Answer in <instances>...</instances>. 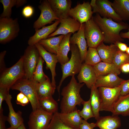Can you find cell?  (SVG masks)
I'll list each match as a JSON object with an SVG mask.
<instances>
[{
	"instance_id": "1",
	"label": "cell",
	"mask_w": 129,
	"mask_h": 129,
	"mask_svg": "<svg viewBox=\"0 0 129 129\" xmlns=\"http://www.w3.org/2000/svg\"><path fill=\"white\" fill-rule=\"evenodd\" d=\"M92 17L103 33V43L115 44L117 42L124 41L120 36V32L128 29L127 23L122 21L116 22L112 19L102 17L98 13Z\"/></svg>"
},
{
	"instance_id": "2",
	"label": "cell",
	"mask_w": 129,
	"mask_h": 129,
	"mask_svg": "<svg viewBox=\"0 0 129 129\" xmlns=\"http://www.w3.org/2000/svg\"><path fill=\"white\" fill-rule=\"evenodd\" d=\"M85 84L78 83L74 76H72L69 83L62 89L63 96L60 108V113H67L77 109L76 106H80L84 100L81 97L80 91Z\"/></svg>"
},
{
	"instance_id": "3",
	"label": "cell",
	"mask_w": 129,
	"mask_h": 129,
	"mask_svg": "<svg viewBox=\"0 0 129 129\" xmlns=\"http://www.w3.org/2000/svg\"><path fill=\"white\" fill-rule=\"evenodd\" d=\"M71 52V58L66 63L61 65L62 75L57 89L59 94L58 101L59 100L60 90L63 81L68 76H75L79 73L82 64L80 52L76 45L70 44Z\"/></svg>"
},
{
	"instance_id": "4",
	"label": "cell",
	"mask_w": 129,
	"mask_h": 129,
	"mask_svg": "<svg viewBox=\"0 0 129 129\" xmlns=\"http://www.w3.org/2000/svg\"><path fill=\"white\" fill-rule=\"evenodd\" d=\"M25 77L22 56L18 61L11 67L6 68L0 76V87L10 89L18 80Z\"/></svg>"
},
{
	"instance_id": "5",
	"label": "cell",
	"mask_w": 129,
	"mask_h": 129,
	"mask_svg": "<svg viewBox=\"0 0 129 129\" xmlns=\"http://www.w3.org/2000/svg\"><path fill=\"white\" fill-rule=\"evenodd\" d=\"M37 83L33 79L24 77L17 81L11 88L20 91L28 98L33 111L41 108L36 89Z\"/></svg>"
},
{
	"instance_id": "6",
	"label": "cell",
	"mask_w": 129,
	"mask_h": 129,
	"mask_svg": "<svg viewBox=\"0 0 129 129\" xmlns=\"http://www.w3.org/2000/svg\"><path fill=\"white\" fill-rule=\"evenodd\" d=\"M123 82L120 86L114 87L98 88L101 100L100 111L112 112L113 107L120 95Z\"/></svg>"
},
{
	"instance_id": "7",
	"label": "cell",
	"mask_w": 129,
	"mask_h": 129,
	"mask_svg": "<svg viewBox=\"0 0 129 129\" xmlns=\"http://www.w3.org/2000/svg\"><path fill=\"white\" fill-rule=\"evenodd\" d=\"M20 30L18 18H0V43L5 44L14 39Z\"/></svg>"
},
{
	"instance_id": "8",
	"label": "cell",
	"mask_w": 129,
	"mask_h": 129,
	"mask_svg": "<svg viewBox=\"0 0 129 129\" xmlns=\"http://www.w3.org/2000/svg\"><path fill=\"white\" fill-rule=\"evenodd\" d=\"M22 56L25 77L32 80L40 56L35 45H28L25 49Z\"/></svg>"
},
{
	"instance_id": "9",
	"label": "cell",
	"mask_w": 129,
	"mask_h": 129,
	"mask_svg": "<svg viewBox=\"0 0 129 129\" xmlns=\"http://www.w3.org/2000/svg\"><path fill=\"white\" fill-rule=\"evenodd\" d=\"M84 34L89 47L97 48L103 42V33L92 17L85 23Z\"/></svg>"
},
{
	"instance_id": "10",
	"label": "cell",
	"mask_w": 129,
	"mask_h": 129,
	"mask_svg": "<svg viewBox=\"0 0 129 129\" xmlns=\"http://www.w3.org/2000/svg\"><path fill=\"white\" fill-rule=\"evenodd\" d=\"M93 13L98 14L103 17L112 19L118 22L122 21L108 0H91L90 3Z\"/></svg>"
},
{
	"instance_id": "11",
	"label": "cell",
	"mask_w": 129,
	"mask_h": 129,
	"mask_svg": "<svg viewBox=\"0 0 129 129\" xmlns=\"http://www.w3.org/2000/svg\"><path fill=\"white\" fill-rule=\"evenodd\" d=\"M38 7L41 11V13L33 24V28L35 30L40 29L47 24L52 23L54 21L59 20L52 9L48 0L41 1Z\"/></svg>"
},
{
	"instance_id": "12",
	"label": "cell",
	"mask_w": 129,
	"mask_h": 129,
	"mask_svg": "<svg viewBox=\"0 0 129 129\" xmlns=\"http://www.w3.org/2000/svg\"><path fill=\"white\" fill-rule=\"evenodd\" d=\"M53 114L41 108L32 111L28 122V129H45L52 119Z\"/></svg>"
},
{
	"instance_id": "13",
	"label": "cell",
	"mask_w": 129,
	"mask_h": 129,
	"mask_svg": "<svg viewBox=\"0 0 129 129\" xmlns=\"http://www.w3.org/2000/svg\"><path fill=\"white\" fill-rule=\"evenodd\" d=\"M93 13L90 3L84 2L82 4H78L74 7L71 8L69 15L81 24L90 20Z\"/></svg>"
},
{
	"instance_id": "14",
	"label": "cell",
	"mask_w": 129,
	"mask_h": 129,
	"mask_svg": "<svg viewBox=\"0 0 129 129\" xmlns=\"http://www.w3.org/2000/svg\"><path fill=\"white\" fill-rule=\"evenodd\" d=\"M59 26L48 38L54 37L58 35H65L69 33L74 34L80 28L81 24L74 19L70 17L60 20Z\"/></svg>"
},
{
	"instance_id": "15",
	"label": "cell",
	"mask_w": 129,
	"mask_h": 129,
	"mask_svg": "<svg viewBox=\"0 0 129 129\" xmlns=\"http://www.w3.org/2000/svg\"><path fill=\"white\" fill-rule=\"evenodd\" d=\"M41 56L46 63V68L49 69L51 72L52 79L51 83L53 86L56 87L55 77L56 75L55 67L58 62L56 54H52L46 50L38 43L35 44Z\"/></svg>"
},
{
	"instance_id": "16",
	"label": "cell",
	"mask_w": 129,
	"mask_h": 129,
	"mask_svg": "<svg viewBox=\"0 0 129 129\" xmlns=\"http://www.w3.org/2000/svg\"><path fill=\"white\" fill-rule=\"evenodd\" d=\"M52 10L60 20L70 17L72 2L70 0H48Z\"/></svg>"
},
{
	"instance_id": "17",
	"label": "cell",
	"mask_w": 129,
	"mask_h": 129,
	"mask_svg": "<svg viewBox=\"0 0 129 129\" xmlns=\"http://www.w3.org/2000/svg\"><path fill=\"white\" fill-rule=\"evenodd\" d=\"M77 78L79 83H84L88 88L90 89L96 83L97 77L93 66L84 63L82 64Z\"/></svg>"
},
{
	"instance_id": "18",
	"label": "cell",
	"mask_w": 129,
	"mask_h": 129,
	"mask_svg": "<svg viewBox=\"0 0 129 129\" xmlns=\"http://www.w3.org/2000/svg\"><path fill=\"white\" fill-rule=\"evenodd\" d=\"M85 23L81 24L79 30L70 38V44L76 45L79 49L81 61H84L87 51V45L84 34Z\"/></svg>"
},
{
	"instance_id": "19",
	"label": "cell",
	"mask_w": 129,
	"mask_h": 129,
	"mask_svg": "<svg viewBox=\"0 0 129 129\" xmlns=\"http://www.w3.org/2000/svg\"><path fill=\"white\" fill-rule=\"evenodd\" d=\"M60 23V20H57L50 25L44 26L35 30V34L30 37L28 41V45H35L41 40L47 38L49 35L56 30Z\"/></svg>"
},
{
	"instance_id": "20",
	"label": "cell",
	"mask_w": 129,
	"mask_h": 129,
	"mask_svg": "<svg viewBox=\"0 0 129 129\" xmlns=\"http://www.w3.org/2000/svg\"><path fill=\"white\" fill-rule=\"evenodd\" d=\"M12 98L11 95L9 94L5 100L9 110L7 121L11 127L16 129L24 123V120L22 117V112L19 111L16 112L14 110L11 102Z\"/></svg>"
},
{
	"instance_id": "21",
	"label": "cell",
	"mask_w": 129,
	"mask_h": 129,
	"mask_svg": "<svg viewBox=\"0 0 129 129\" xmlns=\"http://www.w3.org/2000/svg\"><path fill=\"white\" fill-rule=\"evenodd\" d=\"M97 48L102 61L109 63H113L116 52L119 49L114 44L106 45L103 42Z\"/></svg>"
},
{
	"instance_id": "22",
	"label": "cell",
	"mask_w": 129,
	"mask_h": 129,
	"mask_svg": "<svg viewBox=\"0 0 129 129\" xmlns=\"http://www.w3.org/2000/svg\"><path fill=\"white\" fill-rule=\"evenodd\" d=\"M80 110L76 109L70 113H62L57 112L59 118L65 124L75 129H79L83 119L80 115Z\"/></svg>"
},
{
	"instance_id": "23",
	"label": "cell",
	"mask_w": 129,
	"mask_h": 129,
	"mask_svg": "<svg viewBox=\"0 0 129 129\" xmlns=\"http://www.w3.org/2000/svg\"><path fill=\"white\" fill-rule=\"evenodd\" d=\"M118 75L112 73L98 77L95 86L97 88L100 87L113 88L118 86L124 80Z\"/></svg>"
},
{
	"instance_id": "24",
	"label": "cell",
	"mask_w": 129,
	"mask_h": 129,
	"mask_svg": "<svg viewBox=\"0 0 129 129\" xmlns=\"http://www.w3.org/2000/svg\"><path fill=\"white\" fill-rule=\"evenodd\" d=\"M72 33L64 35L60 44L56 54L58 62L61 65L67 63L69 60L68 56L69 51L70 50V38Z\"/></svg>"
},
{
	"instance_id": "25",
	"label": "cell",
	"mask_w": 129,
	"mask_h": 129,
	"mask_svg": "<svg viewBox=\"0 0 129 129\" xmlns=\"http://www.w3.org/2000/svg\"><path fill=\"white\" fill-rule=\"evenodd\" d=\"M97 120V127L100 129H117L121 125L120 118L118 116L100 117Z\"/></svg>"
},
{
	"instance_id": "26",
	"label": "cell",
	"mask_w": 129,
	"mask_h": 129,
	"mask_svg": "<svg viewBox=\"0 0 129 129\" xmlns=\"http://www.w3.org/2000/svg\"><path fill=\"white\" fill-rule=\"evenodd\" d=\"M112 113L113 116H129V94L124 96L120 95Z\"/></svg>"
},
{
	"instance_id": "27",
	"label": "cell",
	"mask_w": 129,
	"mask_h": 129,
	"mask_svg": "<svg viewBox=\"0 0 129 129\" xmlns=\"http://www.w3.org/2000/svg\"><path fill=\"white\" fill-rule=\"evenodd\" d=\"M55 89L56 87L52 86L49 78L44 82L36 84V91L39 99L52 97Z\"/></svg>"
},
{
	"instance_id": "28",
	"label": "cell",
	"mask_w": 129,
	"mask_h": 129,
	"mask_svg": "<svg viewBox=\"0 0 129 129\" xmlns=\"http://www.w3.org/2000/svg\"><path fill=\"white\" fill-rule=\"evenodd\" d=\"M93 67L97 77L112 73L118 75L121 72L120 69L113 63L102 61L93 66Z\"/></svg>"
},
{
	"instance_id": "29",
	"label": "cell",
	"mask_w": 129,
	"mask_h": 129,
	"mask_svg": "<svg viewBox=\"0 0 129 129\" xmlns=\"http://www.w3.org/2000/svg\"><path fill=\"white\" fill-rule=\"evenodd\" d=\"M111 5L122 21L129 20V0H114Z\"/></svg>"
},
{
	"instance_id": "30",
	"label": "cell",
	"mask_w": 129,
	"mask_h": 129,
	"mask_svg": "<svg viewBox=\"0 0 129 129\" xmlns=\"http://www.w3.org/2000/svg\"><path fill=\"white\" fill-rule=\"evenodd\" d=\"M64 35H61L58 37L42 39L38 43L49 52L56 54L60 43Z\"/></svg>"
},
{
	"instance_id": "31",
	"label": "cell",
	"mask_w": 129,
	"mask_h": 129,
	"mask_svg": "<svg viewBox=\"0 0 129 129\" xmlns=\"http://www.w3.org/2000/svg\"><path fill=\"white\" fill-rule=\"evenodd\" d=\"M91 89L90 99L91 104L94 117L97 120L100 117L99 112L101 106V100L98 89L95 85Z\"/></svg>"
},
{
	"instance_id": "32",
	"label": "cell",
	"mask_w": 129,
	"mask_h": 129,
	"mask_svg": "<svg viewBox=\"0 0 129 129\" xmlns=\"http://www.w3.org/2000/svg\"><path fill=\"white\" fill-rule=\"evenodd\" d=\"M26 0H0V2L2 4L3 11L1 14L0 18L11 17L12 9L15 6L18 8L26 4Z\"/></svg>"
},
{
	"instance_id": "33",
	"label": "cell",
	"mask_w": 129,
	"mask_h": 129,
	"mask_svg": "<svg viewBox=\"0 0 129 129\" xmlns=\"http://www.w3.org/2000/svg\"><path fill=\"white\" fill-rule=\"evenodd\" d=\"M39 100L41 108L43 110L53 114L58 112V103L52 97Z\"/></svg>"
},
{
	"instance_id": "34",
	"label": "cell",
	"mask_w": 129,
	"mask_h": 129,
	"mask_svg": "<svg viewBox=\"0 0 129 129\" xmlns=\"http://www.w3.org/2000/svg\"><path fill=\"white\" fill-rule=\"evenodd\" d=\"M84 61L86 64L92 66L102 61L97 48L89 47Z\"/></svg>"
},
{
	"instance_id": "35",
	"label": "cell",
	"mask_w": 129,
	"mask_h": 129,
	"mask_svg": "<svg viewBox=\"0 0 129 129\" xmlns=\"http://www.w3.org/2000/svg\"><path fill=\"white\" fill-rule=\"evenodd\" d=\"M44 62V60L40 56L34 73L32 79L38 83L44 82L48 78L45 74L43 71V65Z\"/></svg>"
},
{
	"instance_id": "36",
	"label": "cell",
	"mask_w": 129,
	"mask_h": 129,
	"mask_svg": "<svg viewBox=\"0 0 129 129\" xmlns=\"http://www.w3.org/2000/svg\"><path fill=\"white\" fill-rule=\"evenodd\" d=\"M45 129H75L64 123L58 117L57 112L53 114L52 119Z\"/></svg>"
},
{
	"instance_id": "37",
	"label": "cell",
	"mask_w": 129,
	"mask_h": 129,
	"mask_svg": "<svg viewBox=\"0 0 129 129\" xmlns=\"http://www.w3.org/2000/svg\"><path fill=\"white\" fill-rule=\"evenodd\" d=\"M81 104L83 106V108L81 111L80 110L79 112L81 117L86 121L91 118L94 117L90 99L87 101L83 100Z\"/></svg>"
},
{
	"instance_id": "38",
	"label": "cell",
	"mask_w": 129,
	"mask_h": 129,
	"mask_svg": "<svg viewBox=\"0 0 129 129\" xmlns=\"http://www.w3.org/2000/svg\"><path fill=\"white\" fill-rule=\"evenodd\" d=\"M129 55L118 49L116 52L112 63L120 69L123 64L129 62Z\"/></svg>"
},
{
	"instance_id": "39",
	"label": "cell",
	"mask_w": 129,
	"mask_h": 129,
	"mask_svg": "<svg viewBox=\"0 0 129 129\" xmlns=\"http://www.w3.org/2000/svg\"><path fill=\"white\" fill-rule=\"evenodd\" d=\"M16 102L17 104L24 106L28 104L30 101L24 94L20 92L17 96Z\"/></svg>"
},
{
	"instance_id": "40",
	"label": "cell",
	"mask_w": 129,
	"mask_h": 129,
	"mask_svg": "<svg viewBox=\"0 0 129 129\" xmlns=\"http://www.w3.org/2000/svg\"><path fill=\"white\" fill-rule=\"evenodd\" d=\"M9 89L0 87V111L3 110L2 107L3 102L5 100L9 93Z\"/></svg>"
},
{
	"instance_id": "41",
	"label": "cell",
	"mask_w": 129,
	"mask_h": 129,
	"mask_svg": "<svg viewBox=\"0 0 129 129\" xmlns=\"http://www.w3.org/2000/svg\"><path fill=\"white\" fill-rule=\"evenodd\" d=\"M34 12L33 7L32 6L28 5L25 6L23 8L22 11V14L25 18H28L33 15Z\"/></svg>"
},
{
	"instance_id": "42",
	"label": "cell",
	"mask_w": 129,
	"mask_h": 129,
	"mask_svg": "<svg viewBox=\"0 0 129 129\" xmlns=\"http://www.w3.org/2000/svg\"><path fill=\"white\" fill-rule=\"evenodd\" d=\"M129 94V79L127 80H124L123 82L120 92V95L124 96Z\"/></svg>"
},
{
	"instance_id": "43",
	"label": "cell",
	"mask_w": 129,
	"mask_h": 129,
	"mask_svg": "<svg viewBox=\"0 0 129 129\" xmlns=\"http://www.w3.org/2000/svg\"><path fill=\"white\" fill-rule=\"evenodd\" d=\"M97 127L96 123H89L86 121L82 120L79 129H94Z\"/></svg>"
},
{
	"instance_id": "44",
	"label": "cell",
	"mask_w": 129,
	"mask_h": 129,
	"mask_svg": "<svg viewBox=\"0 0 129 129\" xmlns=\"http://www.w3.org/2000/svg\"><path fill=\"white\" fill-rule=\"evenodd\" d=\"M6 51L4 50L0 54V72L1 73L6 68L4 60V58Z\"/></svg>"
},
{
	"instance_id": "45",
	"label": "cell",
	"mask_w": 129,
	"mask_h": 129,
	"mask_svg": "<svg viewBox=\"0 0 129 129\" xmlns=\"http://www.w3.org/2000/svg\"><path fill=\"white\" fill-rule=\"evenodd\" d=\"M3 111H0V129H6L5 126V122L7 121V117L3 115Z\"/></svg>"
},
{
	"instance_id": "46",
	"label": "cell",
	"mask_w": 129,
	"mask_h": 129,
	"mask_svg": "<svg viewBox=\"0 0 129 129\" xmlns=\"http://www.w3.org/2000/svg\"><path fill=\"white\" fill-rule=\"evenodd\" d=\"M118 47L119 49L123 52H126L128 47L125 43L121 42H117L114 44Z\"/></svg>"
},
{
	"instance_id": "47",
	"label": "cell",
	"mask_w": 129,
	"mask_h": 129,
	"mask_svg": "<svg viewBox=\"0 0 129 129\" xmlns=\"http://www.w3.org/2000/svg\"><path fill=\"white\" fill-rule=\"evenodd\" d=\"M120 69L122 72L127 73H129V62L123 64Z\"/></svg>"
},
{
	"instance_id": "48",
	"label": "cell",
	"mask_w": 129,
	"mask_h": 129,
	"mask_svg": "<svg viewBox=\"0 0 129 129\" xmlns=\"http://www.w3.org/2000/svg\"><path fill=\"white\" fill-rule=\"evenodd\" d=\"M128 31L126 32H121L120 33L121 37L123 39L128 38L129 39V28H128Z\"/></svg>"
},
{
	"instance_id": "49",
	"label": "cell",
	"mask_w": 129,
	"mask_h": 129,
	"mask_svg": "<svg viewBox=\"0 0 129 129\" xmlns=\"http://www.w3.org/2000/svg\"><path fill=\"white\" fill-rule=\"evenodd\" d=\"M16 129H27L25 127L24 123H23Z\"/></svg>"
},
{
	"instance_id": "50",
	"label": "cell",
	"mask_w": 129,
	"mask_h": 129,
	"mask_svg": "<svg viewBox=\"0 0 129 129\" xmlns=\"http://www.w3.org/2000/svg\"><path fill=\"white\" fill-rule=\"evenodd\" d=\"M125 53L129 55V47H128Z\"/></svg>"
},
{
	"instance_id": "51",
	"label": "cell",
	"mask_w": 129,
	"mask_h": 129,
	"mask_svg": "<svg viewBox=\"0 0 129 129\" xmlns=\"http://www.w3.org/2000/svg\"><path fill=\"white\" fill-rule=\"evenodd\" d=\"M6 129H15L14 128L11 127H10V128H6Z\"/></svg>"
},
{
	"instance_id": "52",
	"label": "cell",
	"mask_w": 129,
	"mask_h": 129,
	"mask_svg": "<svg viewBox=\"0 0 129 129\" xmlns=\"http://www.w3.org/2000/svg\"></svg>"
}]
</instances>
